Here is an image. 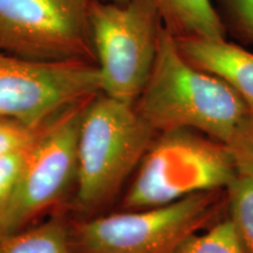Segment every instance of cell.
Masks as SVG:
<instances>
[{
	"label": "cell",
	"instance_id": "1",
	"mask_svg": "<svg viewBox=\"0 0 253 253\" xmlns=\"http://www.w3.org/2000/svg\"><path fill=\"white\" fill-rule=\"evenodd\" d=\"M134 106L156 132L191 129L225 144L250 112L229 84L191 65L164 27L149 79Z\"/></svg>",
	"mask_w": 253,
	"mask_h": 253
},
{
	"label": "cell",
	"instance_id": "2",
	"mask_svg": "<svg viewBox=\"0 0 253 253\" xmlns=\"http://www.w3.org/2000/svg\"><path fill=\"white\" fill-rule=\"evenodd\" d=\"M156 135L134 104L103 93L91 99L79 129L75 208L93 214L108 204Z\"/></svg>",
	"mask_w": 253,
	"mask_h": 253
},
{
	"label": "cell",
	"instance_id": "3",
	"mask_svg": "<svg viewBox=\"0 0 253 253\" xmlns=\"http://www.w3.org/2000/svg\"><path fill=\"white\" fill-rule=\"evenodd\" d=\"M230 148L191 129L157 132L123 197V210L161 207L198 192L226 190L237 176Z\"/></svg>",
	"mask_w": 253,
	"mask_h": 253
},
{
	"label": "cell",
	"instance_id": "4",
	"mask_svg": "<svg viewBox=\"0 0 253 253\" xmlns=\"http://www.w3.org/2000/svg\"><path fill=\"white\" fill-rule=\"evenodd\" d=\"M227 207L226 190L198 192L161 207L125 210L69 223L75 253H172L210 227Z\"/></svg>",
	"mask_w": 253,
	"mask_h": 253
},
{
	"label": "cell",
	"instance_id": "5",
	"mask_svg": "<svg viewBox=\"0 0 253 253\" xmlns=\"http://www.w3.org/2000/svg\"><path fill=\"white\" fill-rule=\"evenodd\" d=\"M88 24L101 93L134 104L156 59L163 24L151 0H90Z\"/></svg>",
	"mask_w": 253,
	"mask_h": 253
},
{
	"label": "cell",
	"instance_id": "6",
	"mask_svg": "<svg viewBox=\"0 0 253 253\" xmlns=\"http://www.w3.org/2000/svg\"><path fill=\"white\" fill-rule=\"evenodd\" d=\"M100 93L95 63L27 59L0 49V119L37 128Z\"/></svg>",
	"mask_w": 253,
	"mask_h": 253
},
{
	"label": "cell",
	"instance_id": "7",
	"mask_svg": "<svg viewBox=\"0 0 253 253\" xmlns=\"http://www.w3.org/2000/svg\"><path fill=\"white\" fill-rule=\"evenodd\" d=\"M90 0H0V49L34 60L96 65Z\"/></svg>",
	"mask_w": 253,
	"mask_h": 253
},
{
	"label": "cell",
	"instance_id": "8",
	"mask_svg": "<svg viewBox=\"0 0 253 253\" xmlns=\"http://www.w3.org/2000/svg\"><path fill=\"white\" fill-rule=\"evenodd\" d=\"M89 101L69 107L40 129L25 158L2 235L30 226L74 185L79 129Z\"/></svg>",
	"mask_w": 253,
	"mask_h": 253
},
{
	"label": "cell",
	"instance_id": "9",
	"mask_svg": "<svg viewBox=\"0 0 253 253\" xmlns=\"http://www.w3.org/2000/svg\"><path fill=\"white\" fill-rule=\"evenodd\" d=\"M177 47L188 61L219 78L253 110V53L226 39L181 38Z\"/></svg>",
	"mask_w": 253,
	"mask_h": 253
},
{
	"label": "cell",
	"instance_id": "10",
	"mask_svg": "<svg viewBox=\"0 0 253 253\" xmlns=\"http://www.w3.org/2000/svg\"><path fill=\"white\" fill-rule=\"evenodd\" d=\"M163 27L175 39H226L225 23L212 0H151Z\"/></svg>",
	"mask_w": 253,
	"mask_h": 253
},
{
	"label": "cell",
	"instance_id": "11",
	"mask_svg": "<svg viewBox=\"0 0 253 253\" xmlns=\"http://www.w3.org/2000/svg\"><path fill=\"white\" fill-rule=\"evenodd\" d=\"M69 223L62 216L0 235V253H75Z\"/></svg>",
	"mask_w": 253,
	"mask_h": 253
},
{
	"label": "cell",
	"instance_id": "12",
	"mask_svg": "<svg viewBox=\"0 0 253 253\" xmlns=\"http://www.w3.org/2000/svg\"><path fill=\"white\" fill-rule=\"evenodd\" d=\"M230 220L244 253H253V175L238 171L226 189Z\"/></svg>",
	"mask_w": 253,
	"mask_h": 253
},
{
	"label": "cell",
	"instance_id": "13",
	"mask_svg": "<svg viewBox=\"0 0 253 253\" xmlns=\"http://www.w3.org/2000/svg\"><path fill=\"white\" fill-rule=\"evenodd\" d=\"M172 253H244V250L229 218L188 237Z\"/></svg>",
	"mask_w": 253,
	"mask_h": 253
},
{
	"label": "cell",
	"instance_id": "14",
	"mask_svg": "<svg viewBox=\"0 0 253 253\" xmlns=\"http://www.w3.org/2000/svg\"><path fill=\"white\" fill-rule=\"evenodd\" d=\"M30 147L18 153L0 157V235L4 232L6 219L12 207L25 158Z\"/></svg>",
	"mask_w": 253,
	"mask_h": 253
},
{
	"label": "cell",
	"instance_id": "15",
	"mask_svg": "<svg viewBox=\"0 0 253 253\" xmlns=\"http://www.w3.org/2000/svg\"><path fill=\"white\" fill-rule=\"evenodd\" d=\"M41 126H30L18 121L0 119V157L18 153L33 143Z\"/></svg>",
	"mask_w": 253,
	"mask_h": 253
},
{
	"label": "cell",
	"instance_id": "16",
	"mask_svg": "<svg viewBox=\"0 0 253 253\" xmlns=\"http://www.w3.org/2000/svg\"><path fill=\"white\" fill-rule=\"evenodd\" d=\"M226 145L230 148L237 170L253 175V110L250 109L248 116Z\"/></svg>",
	"mask_w": 253,
	"mask_h": 253
},
{
	"label": "cell",
	"instance_id": "17",
	"mask_svg": "<svg viewBox=\"0 0 253 253\" xmlns=\"http://www.w3.org/2000/svg\"><path fill=\"white\" fill-rule=\"evenodd\" d=\"M233 28L253 41V0H219Z\"/></svg>",
	"mask_w": 253,
	"mask_h": 253
},
{
	"label": "cell",
	"instance_id": "18",
	"mask_svg": "<svg viewBox=\"0 0 253 253\" xmlns=\"http://www.w3.org/2000/svg\"><path fill=\"white\" fill-rule=\"evenodd\" d=\"M107 1H113V2H119V4H122V2L128 1V0H107Z\"/></svg>",
	"mask_w": 253,
	"mask_h": 253
}]
</instances>
